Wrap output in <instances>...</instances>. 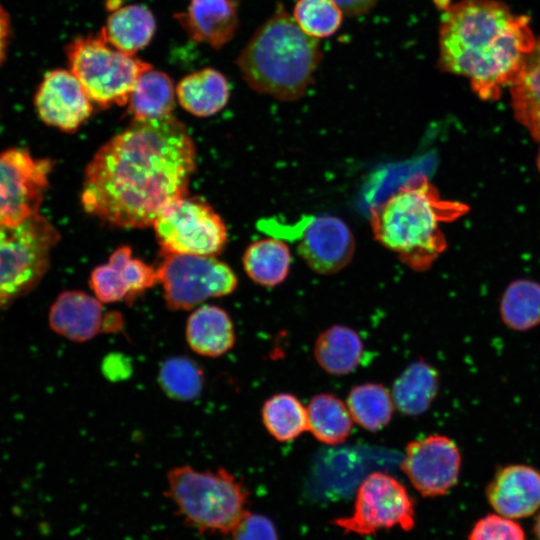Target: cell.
<instances>
[{"instance_id": "6da1fadb", "label": "cell", "mask_w": 540, "mask_h": 540, "mask_svg": "<svg viewBox=\"0 0 540 540\" xmlns=\"http://www.w3.org/2000/svg\"><path fill=\"white\" fill-rule=\"evenodd\" d=\"M196 156L186 126L173 114L132 120L86 166L83 209L120 228L152 226L167 206L187 195Z\"/></svg>"}, {"instance_id": "7a4b0ae2", "label": "cell", "mask_w": 540, "mask_h": 540, "mask_svg": "<svg viewBox=\"0 0 540 540\" xmlns=\"http://www.w3.org/2000/svg\"><path fill=\"white\" fill-rule=\"evenodd\" d=\"M529 22L496 0L448 3L439 25V70L468 78L482 99L498 98L536 45Z\"/></svg>"}, {"instance_id": "3957f363", "label": "cell", "mask_w": 540, "mask_h": 540, "mask_svg": "<svg viewBox=\"0 0 540 540\" xmlns=\"http://www.w3.org/2000/svg\"><path fill=\"white\" fill-rule=\"evenodd\" d=\"M465 210L460 203L442 200L425 176H416L371 209L370 225L376 241L413 271L423 272L446 248L440 223Z\"/></svg>"}, {"instance_id": "277c9868", "label": "cell", "mask_w": 540, "mask_h": 540, "mask_svg": "<svg viewBox=\"0 0 540 540\" xmlns=\"http://www.w3.org/2000/svg\"><path fill=\"white\" fill-rule=\"evenodd\" d=\"M321 58L319 39L303 32L279 3L242 49L236 65L253 90L294 101L312 83Z\"/></svg>"}, {"instance_id": "5b68a950", "label": "cell", "mask_w": 540, "mask_h": 540, "mask_svg": "<svg viewBox=\"0 0 540 540\" xmlns=\"http://www.w3.org/2000/svg\"><path fill=\"white\" fill-rule=\"evenodd\" d=\"M166 496L183 521L202 533L231 534L249 512V492L224 468L197 470L183 465L167 474Z\"/></svg>"}, {"instance_id": "8992f818", "label": "cell", "mask_w": 540, "mask_h": 540, "mask_svg": "<svg viewBox=\"0 0 540 540\" xmlns=\"http://www.w3.org/2000/svg\"><path fill=\"white\" fill-rule=\"evenodd\" d=\"M70 71L101 108L128 103L139 76L152 66L112 47L99 32L80 36L65 48Z\"/></svg>"}, {"instance_id": "52a82bcc", "label": "cell", "mask_w": 540, "mask_h": 540, "mask_svg": "<svg viewBox=\"0 0 540 540\" xmlns=\"http://www.w3.org/2000/svg\"><path fill=\"white\" fill-rule=\"evenodd\" d=\"M58 240L56 228L39 213L17 224L0 222V308L37 286Z\"/></svg>"}, {"instance_id": "ba28073f", "label": "cell", "mask_w": 540, "mask_h": 540, "mask_svg": "<svg viewBox=\"0 0 540 540\" xmlns=\"http://www.w3.org/2000/svg\"><path fill=\"white\" fill-rule=\"evenodd\" d=\"M166 306L173 311L196 308L208 299L230 295L238 278L215 256L162 253L156 268Z\"/></svg>"}, {"instance_id": "9c48e42d", "label": "cell", "mask_w": 540, "mask_h": 540, "mask_svg": "<svg viewBox=\"0 0 540 540\" xmlns=\"http://www.w3.org/2000/svg\"><path fill=\"white\" fill-rule=\"evenodd\" d=\"M162 253L215 256L227 242V228L205 200L183 196L167 206L153 223Z\"/></svg>"}, {"instance_id": "30bf717a", "label": "cell", "mask_w": 540, "mask_h": 540, "mask_svg": "<svg viewBox=\"0 0 540 540\" xmlns=\"http://www.w3.org/2000/svg\"><path fill=\"white\" fill-rule=\"evenodd\" d=\"M332 523L346 533L360 536L396 526L409 531L415 525V504L396 478L384 472H373L359 485L352 513Z\"/></svg>"}, {"instance_id": "8fae6325", "label": "cell", "mask_w": 540, "mask_h": 540, "mask_svg": "<svg viewBox=\"0 0 540 540\" xmlns=\"http://www.w3.org/2000/svg\"><path fill=\"white\" fill-rule=\"evenodd\" d=\"M51 168L21 148L0 153V222L17 224L39 213Z\"/></svg>"}, {"instance_id": "7c38bea8", "label": "cell", "mask_w": 540, "mask_h": 540, "mask_svg": "<svg viewBox=\"0 0 540 540\" xmlns=\"http://www.w3.org/2000/svg\"><path fill=\"white\" fill-rule=\"evenodd\" d=\"M461 465L457 444L445 435L431 434L407 444L401 469L423 497L433 498L457 484Z\"/></svg>"}, {"instance_id": "4fadbf2b", "label": "cell", "mask_w": 540, "mask_h": 540, "mask_svg": "<svg viewBox=\"0 0 540 540\" xmlns=\"http://www.w3.org/2000/svg\"><path fill=\"white\" fill-rule=\"evenodd\" d=\"M297 251L311 270L331 275L344 269L355 252V239L347 224L334 215L309 218L304 225Z\"/></svg>"}, {"instance_id": "5bb4252c", "label": "cell", "mask_w": 540, "mask_h": 540, "mask_svg": "<svg viewBox=\"0 0 540 540\" xmlns=\"http://www.w3.org/2000/svg\"><path fill=\"white\" fill-rule=\"evenodd\" d=\"M41 120L61 131L75 132L92 114V101L71 71L55 69L45 74L35 95Z\"/></svg>"}, {"instance_id": "9a60e30c", "label": "cell", "mask_w": 540, "mask_h": 540, "mask_svg": "<svg viewBox=\"0 0 540 540\" xmlns=\"http://www.w3.org/2000/svg\"><path fill=\"white\" fill-rule=\"evenodd\" d=\"M156 283V268L133 257L127 245L115 249L108 262L95 267L89 278L93 295L103 304L133 303Z\"/></svg>"}, {"instance_id": "2e32d148", "label": "cell", "mask_w": 540, "mask_h": 540, "mask_svg": "<svg viewBox=\"0 0 540 540\" xmlns=\"http://www.w3.org/2000/svg\"><path fill=\"white\" fill-rule=\"evenodd\" d=\"M485 493L499 515L510 519L528 517L540 507V471L526 464L502 466Z\"/></svg>"}, {"instance_id": "e0dca14e", "label": "cell", "mask_w": 540, "mask_h": 540, "mask_svg": "<svg viewBox=\"0 0 540 540\" xmlns=\"http://www.w3.org/2000/svg\"><path fill=\"white\" fill-rule=\"evenodd\" d=\"M191 40L215 49L235 36L239 26L237 0H191L174 15Z\"/></svg>"}, {"instance_id": "ac0fdd59", "label": "cell", "mask_w": 540, "mask_h": 540, "mask_svg": "<svg viewBox=\"0 0 540 540\" xmlns=\"http://www.w3.org/2000/svg\"><path fill=\"white\" fill-rule=\"evenodd\" d=\"M105 312L94 295L79 290L59 294L51 305L48 322L58 335L77 343L87 342L102 332Z\"/></svg>"}, {"instance_id": "d6986e66", "label": "cell", "mask_w": 540, "mask_h": 540, "mask_svg": "<svg viewBox=\"0 0 540 540\" xmlns=\"http://www.w3.org/2000/svg\"><path fill=\"white\" fill-rule=\"evenodd\" d=\"M185 339L196 354L209 358L221 357L235 344L233 321L222 307L199 305L187 318Z\"/></svg>"}, {"instance_id": "ffe728a7", "label": "cell", "mask_w": 540, "mask_h": 540, "mask_svg": "<svg viewBox=\"0 0 540 540\" xmlns=\"http://www.w3.org/2000/svg\"><path fill=\"white\" fill-rule=\"evenodd\" d=\"M440 387L438 370L423 359L411 362L395 379L392 398L406 416L425 413L436 399Z\"/></svg>"}, {"instance_id": "44dd1931", "label": "cell", "mask_w": 540, "mask_h": 540, "mask_svg": "<svg viewBox=\"0 0 540 540\" xmlns=\"http://www.w3.org/2000/svg\"><path fill=\"white\" fill-rule=\"evenodd\" d=\"M230 96L225 76L214 68H204L183 77L176 86L180 105L198 117H209L221 111Z\"/></svg>"}, {"instance_id": "7402d4cb", "label": "cell", "mask_w": 540, "mask_h": 540, "mask_svg": "<svg viewBox=\"0 0 540 540\" xmlns=\"http://www.w3.org/2000/svg\"><path fill=\"white\" fill-rule=\"evenodd\" d=\"M156 30L152 12L145 6H122L108 16L101 33L115 49L135 55L151 41Z\"/></svg>"}, {"instance_id": "603a6c76", "label": "cell", "mask_w": 540, "mask_h": 540, "mask_svg": "<svg viewBox=\"0 0 540 540\" xmlns=\"http://www.w3.org/2000/svg\"><path fill=\"white\" fill-rule=\"evenodd\" d=\"M313 352L325 372L343 376L353 372L362 361L364 344L354 329L333 325L318 335Z\"/></svg>"}, {"instance_id": "cb8c5ba5", "label": "cell", "mask_w": 540, "mask_h": 540, "mask_svg": "<svg viewBox=\"0 0 540 540\" xmlns=\"http://www.w3.org/2000/svg\"><path fill=\"white\" fill-rule=\"evenodd\" d=\"M242 262L253 282L264 287H275L287 278L292 257L285 241L267 237L249 244Z\"/></svg>"}, {"instance_id": "d4e9b609", "label": "cell", "mask_w": 540, "mask_h": 540, "mask_svg": "<svg viewBox=\"0 0 540 540\" xmlns=\"http://www.w3.org/2000/svg\"><path fill=\"white\" fill-rule=\"evenodd\" d=\"M176 88L164 72L150 68L137 79L128 100L127 111L132 120L172 115Z\"/></svg>"}, {"instance_id": "484cf974", "label": "cell", "mask_w": 540, "mask_h": 540, "mask_svg": "<svg viewBox=\"0 0 540 540\" xmlns=\"http://www.w3.org/2000/svg\"><path fill=\"white\" fill-rule=\"evenodd\" d=\"M509 89L516 119L540 141V37Z\"/></svg>"}, {"instance_id": "4316f807", "label": "cell", "mask_w": 540, "mask_h": 540, "mask_svg": "<svg viewBox=\"0 0 540 540\" xmlns=\"http://www.w3.org/2000/svg\"><path fill=\"white\" fill-rule=\"evenodd\" d=\"M306 410L308 430L318 441L335 445L350 435L353 419L347 405L334 394L314 395Z\"/></svg>"}, {"instance_id": "83f0119b", "label": "cell", "mask_w": 540, "mask_h": 540, "mask_svg": "<svg viewBox=\"0 0 540 540\" xmlns=\"http://www.w3.org/2000/svg\"><path fill=\"white\" fill-rule=\"evenodd\" d=\"M503 324L516 332H527L540 325V283L517 279L508 284L499 304Z\"/></svg>"}, {"instance_id": "f1b7e54d", "label": "cell", "mask_w": 540, "mask_h": 540, "mask_svg": "<svg viewBox=\"0 0 540 540\" xmlns=\"http://www.w3.org/2000/svg\"><path fill=\"white\" fill-rule=\"evenodd\" d=\"M394 406L392 394L380 383L356 385L347 396L353 421L369 432H377L389 424Z\"/></svg>"}, {"instance_id": "f546056e", "label": "cell", "mask_w": 540, "mask_h": 540, "mask_svg": "<svg viewBox=\"0 0 540 540\" xmlns=\"http://www.w3.org/2000/svg\"><path fill=\"white\" fill-rule=\"evenodd\" d=\"M262 423L277 441L296 439L308 430L307 410L290 393H277L269 397L261 408Z\"/></svg>"}, {"instance_id": "4dcf8cb0", "label": "cell", "mask_w": 540, "mask_h": 540, "mask_svg": "<svg viewBox=\"0 0 540 540\" xmlns=\"http://www.w3.org/2000/svg\"><path fill=\"white\" fill-rule=\"evenodd\" d=\"M157 381L170 399L189 402L201 395L205 384V374L198 362L188 356L177 355L161 363Z\"/></svg>"}, {"instance_id": "1f68e13d", "label": "cell", "mask_w": 540, "mask_h": 540, "mask_svg": "<svg viewBox=\"0 0 540 540\" xmlns=\"http://www.w3.org/2000/svg\"><path fill=\"white\" fill-rule=\"evenodd\" d=\"M343 14L333 0H298L293 9L300 29L316 39L333 35L342 24Z\"/></svg>"}, {"instance_id": "d6a6232c", "label": "cell", "mask_w": 540, "mask_h": 540, "mask_svg": "<svg viewBox=\"0 0 540 540\" xmlns=\"http://www.w3.org/2000/svg\"><path fill=\"white\" fill-rule=\"evenodd\" d=\"M469 540H525V533L510 518L489 514L475 523Z\"/></svg>"}, {"instance_id": "836d02e7", "label": "cell", "mask_w": 540, "mask_h": 540, "mask_svg": "<svg viewBox=\"0 0 540 540\" xmlns=\"http://www.w3.org/2000/svg\"><path fill=\"white\" fill-rule=\"evenodd\" d=\"M232 540H278L276 528L264 515L250 511L231 532Z\"/></svg>"}, {"instance_id": "e575fe53", "label": "cell", "mask_w": 540, "mask_h": 540, "mask_svg": "<svg viewBox=\"0 0 540 540\" xmlns=\"http://www.w3.org/2000/svg\"><path fill=\"white\" fill-rule=\"evenodd\" d=\"M103 375L113 382L125 380L132 373V361L126 355L118 352L107 354L101 364Z\"/></svg>"}, {"instance_id": "d590c367", "label": "cell", "mask_w": 540, "mask_h": 540, "mask_svg": "<svg viewBox=\"0 0 540 540\" xmlns=\"http://www.w3.org/2000/svg\"><path fill=\"white\" fill-rule=\"evenodd\" d=\"M342 9L344 14L359 16L368 13L376 4L377 0H333Z\"/></svg>"}, {"instance_id": "8d00e7d4", "label": "cell", "mask_w": 540, "mask_h": 540, "mask_svg": "<svg viewBox=\"0 0 540 540\" xmlns=\"http://www.w3.org/2000/svg\"><path fill=\"white\" fill-rule=\"evenodd\" d=\"M10 33L9 16L0 5V64L4 60Z\"/></svg>"}, {"instance_id": "74e56055", "label": "cell", "mask_w": 540, "mask_h": 540, "mask_svg": "<svg viewBox=\"0 0 540 540\" xmlns=\"http://www.w3.org/2000/svg\"><path fill=\"white\" fill-rule=\"evenodd\" d=\"M123 327V317L116 311H109L105 313L103 320L102 332L112 333L118 332Z\"/></svg>"}, {"instance_id": "f35d334b", "label": "cell", "mask_w": 540, "mask_h": 540, "mask_svg": "<svg viewBox=\"0 0 540 540\" xmlns=\"http://www.w3.org/2000/svg\"><path fill=\"white\" fill-rule=\"evenodd\" d=\"M106 7L107 9L114 11L121 7V0H107Z\"/></svg>"}, {"instance_id": "ab89813d", "label": "cell", "mask_w": 540, "mask_h": 540, "mask_svg": "<svg viewBox=\"0 0 540 540\" xmlns=\"http://www.w3.org/2000/svg\"><path fill=\"white\" fill-rule=\"evenodd\" d=\"M534 532L538 539L540 540V513L538 514L535 524H534Z\"/></svg>"}, {"instance_id": "60d3db41", "label": "cell", "mask_w": 540, "mask_h": 540, "mask_svg": "<svg viewBox=\"0 0 540 540\" xmlns=\"http://www.w3.org/2000/svg\"><path fill=\"white\" fill-rule=\"evenodd\" d=\"M537 165H538V168H539V171H540V149H539V153H538V156H537Z\"/></svg>"}]
</instances>
